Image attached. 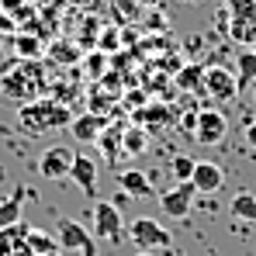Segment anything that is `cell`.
Masks as SVG:
<instances>
[{
	"label": "cell",
	"instance_id": "obj_10",
	"mask_svg": "<svg viewBox=\"0 0 256 256\" xmlns=\"http://www.w3.org/2000/svg\"><path fill=\"white\" fill-rule=\"evenodd\" d=\"M73 156L76 152H70L66 146H48L38 156V173H42L45 180H66L70 170H73Z\"/></svg>",
	"mask_w": 256,
	"mask_h": 256
},
{
	"label": "cell",
	"instance_id": "obj_29",
	"mask_svg": "<svg viewBox=\"0 0 256 256\" xmlns=\"http://www.w3.org/2000/svg\"><path fill=\"white\" fill-rule=\"evenodd\" d=\"M111 201H114V208H125V204H128V194H125V190H118Z\"/></svg>",
	"mask_w": 256,
	"mask_h": 256
},
{
	"label": "cell",
	"instance_id": "obj_19",
	"mask_svg": "<svg viewBox=\"0 0 256 256\" xmlns=\"http://www.w3.org/2000/svg\"><path fill=\"white\" fill-rule=\"evenodd\" d=\"M236 80H239V90L256 84V48H242L236 56Z\"/></svg>",
	"mask_w": 256,
	"mask_h": 256
},
{
	"label": "cell",
	"instance_id": "obj_12",
	"mask_svg": "<svg viewBox=\"0 0 256 256\" xmlns=\"http://www.w3.org/2000/svg\"><path fill=\"white\" fill-rule=\"evenodd\" d=\"M190 184H194L198 194H218V190L225 187V170H222L218 163H212V160H201V163L194 166Z\"/></svg>",
	"mask_w": 256,
	"mask_h": 256
},
{
	"label": "cell",
	"instance_id": "obj_14",
	"mask_svg": "<svg viewBox=\"0 0 256 256\" xmlns=\"http://www.w3.org/2000/svg\"><path fill=\"white\" fill-rule=\"evenodd\" d=\"M118 187L128 198H156V187H152L146 170H122L118 173Z\"/></svg>",
	"mask_w": 256,
	"mask_h": 256
},
{
	"label": "cell",
	"instance_id": "obj_17",
	"mask_svg": "<svg viewBox=\"0 0 256 256\" xmlns=\"http://www.w3.org/2000/svg\"><path fill=\"white\" fill-rule=\"evenodd\" d=\"M204 70L208 66H201V62L184 66L176 73V90H184V94H204Z\"/></svg>",
	"mask_w": 256,
	"mask_h": 256
},
{
	"label": "cell",
	"instance_id": "obj_31",
	"mask_svg": "<svg viewBox=\"0 0 256 256\" xmlns=\"http://www.w3.org/2000/svg\"><path fill=\"white\" fill-rule=\"evenodd\" d=\"M135 256H156V253H142V250H138V253H135Z\"/></svg>",
	"mask_w": 256,
	"mask_h": 256
},
{
	"label": "cell",
	"instance_id": "obj_21",
	"mask_svg": "<svg viewBox=\"0 0 256 256\" xmlns=\"http://www.w3.org/2000/svg\"><path fill=\"white\" fill-rule=\"evenodd\" d=\"M146 149H149V135H146V128H142V125L125 128V135H122V152H125V156H142Z\"/></svg>",
	"mask_w": 256,
	"mask_h": 256
},
{
	"label": "cell",
	"instance_id": "obj_13",
	"mask_svg": "<svg viewBox=\"0 0 256 256\" xmlns=\"http://www.w3.org/2000/svg\"><path fill=\"white\" fill-rule=\"evenodd\" d=\"M70 180L84 190L86 198H97V163L86 156V152H76L73 156V170H70Z\"/></svg>",
	"mask_w": 256,
	"mask_h": 256
},
{
	"label": "cell",
	"instance_id": "obj_22",
	"mask_svg": "<svg viewBox=\"0 0 256 256\" xmlns=\"http://www.w3.org/2000/svg\"><path fill=\"white\" fill-rule=\"evenodd\" d=\"M122 135H125V128H111V132H100V138H97V146H100V152L108 156V160H118V152H122Z\"/></svg>",
	"mask_w": 256,
	"mask_h": 256
},
{
	"label": "cell",
	"instance_id": "obj_3",
	"mask_svg": "<svg viewBox=\"0 0 256 256\" xmlns=\"http://www.w3.org/2000/svg\"><path fill=\"white\" fill-rule=\"evenodd\" d=\"M128 228V239L135 242V250H142V253H156V250H170L173 246V236L170 228H163L156 218H132L125 225Z\"/></svg>",
	"mask_w": 256,
	"mask_h": 256
},
{
	"label": "cell",
	"instance_id": "obj_23",
	"mask_svg": "<svg viewBox=\"0 0 256 256\" xmlns=\"http://www.w3.org/2000/svg\"><path fill=\"white\" fill-rule=\"evenodd\" d=\"M14 52H18V59H38L42 42L35 35H14Z\"/></svg>",
	"mask_w": 256,
	"mask_h": 256
},
{
	"label": "cell",
	"instance_id": "obj_18",
	"mask_svg": "<svg viewBox=\"0 0 256 256\" xmlns=\"http://www.w3.org/2000/svg\"><path fill=\"white\" fill-rule=\"evenodd\" d=\"M24 187H18L10 198H4L0 201V228H7V225H18L21 222V204H24Z\"/></svg>",
	"mask_w": 256,
	"mask_h": 256
},
{
	"label": "cell",
	"instance_id": "obj_7",
	"mask_svg": "<svg viewBox=\"0 0 256 256\" xmlns=\"http://www.w3.org/2000/svg\"><path fill=\"white\" fill-rule=\"evenodd\" d=\"M90 218H94V232L100 239H108V242H118L122 239L125 222H122V208H114V201H97Z\"/></svg>",
	"mask_w": 256,
	"mask_h": 256
},
{
	"label": "cell",
	"instance_id": "obj_26",
	"mask_svg": "<svg viewBox=\"0 0 256 256\" xmlns=\"http://www.w3.org/2000/svg\"><path fill=\"white\" fill-rule=\"evenodd\" d=\"M0 35H18V21L7 10H0Z\"/></svg>",
	"mask_w": 256,
	"mask_h": 256
},
{
	"label": "cell",
	"instance_id": "obj_15",
	"mask_svg": "<svg viewBox=\"0 0 256 256\" xmlns=\"http://www.w3.org/2000/svg\"><path fill=\"white\" fill-rule=\"evenodd\" d=\"M170 122H173V111L166 104H146V108L135 111V125H142V128H163Z\"/></svg>",
	"mask_w": 256,
	"mask_h": 256
},
{
	"label": "cell",
	"instance_id": "obj_24",
	"mask_svg": "<svg viewBox=\"0 0 256 256\" xmlns=\"http://www.w3.org/2000/svg\"><path fill=\"white\" fill-rule=\"evenodd\" d=\"M28 246H32V253H35V256H45V253H56V250H59V242H56L48 232H38V228L28 232Z\"/></svg>",
	"mask_w": 256,
	"mask_h": 256
},
{
	"label": "cell",
	"instance_id": "obj_4",
	"mask_svg": "<svg viewBox=\"0 0 256 256\" xmlns=\"http://www.w3.org/2000/svg\"><path fill=\"white\" fill-rule=\"evenodd\" d=\"M228 35L239 45H256V0H228Z\"/></svg>",
	"mask_w": 256,
	"mask_h": 256
},
{
	"label": "cell",
	"instance_id": "obj_28",
	"mask_svg": "<svg viewBox=\"0 0 256 256\" xmlns=\"http://www.w3.org/2000/svg\"><path fill=\"white\" fill-rule=\"evenodd\" d=\"M246 146L256 149V118H253V122H246Z\"/></svg>",
	"mask_w": 256,
	"mask_h": 256
},
{
	"label": "cell",
	"instance_id": "obj_6",
	"mask_svg": "<svg viewBox=\"0 0 256 256\" xmlns=\"http://www.w3.org/2000/svg\"><path fill=\"white\" fill-rule=\"evenodd\" d=\"M194 198H198L194 184L190 180H176V187L156 194V204L163 208V214H170V218H187L190 208H194Z\"/></svg>",
	"mask_w": 256,
	"mask_h": 256
},
{
	"label": "cell",
	"instance_id": "obj_11",
	"mask_svg": "<svg viewBox=\"0 0 256 256\" xmlns=\"http://www.w3.org/2000/svg\"><path fill=\"white\" fill-rule=\"evenodd\" d=\"M28 232H32L28 222L0 228V256H35L32 246H28Z\"/></svg>",
	"mask_w": 256,
	"mask_h": 256
},
{
	"label": "cell",
	"instance_id": "obj_9",
	"mask_svg": "<svg viewBox=\"0 0 256 256\" xmlns=\"http://www.w3.org/2000/svg\"><path fill=\"white\" fill-rule=\"evenodd\" d=\"M228 135V118L218 111V108H208V111H198V125H194V138L201 146H218L222 138Z\"/></svg>",
	"mask_w": 256,
	"mask_h": 256
},
{
	"label": "cell",
	"instance_id": "obj_1",
	"mask_svg": "<svg viewBox=\"0 0 256 256\" xmlns=\"http://www.w3.org/2000/svg\"><path fill=\"white\" fill-rule=\"evenodd\" d=\"M42 90V66L35 59H7V70L0 73V94L7 100H35Z\"/></svg>",
	"mask_w": 256,
	"mask_h": 256
},
{
	"label": "cell",
	"instance_id": "obj_5",
	"mask_svg": "<svg viewBox=\"0 0 256 256\" xmlns=\"http://www.w3.org/2000/svg\"><path fill=\"white\" fill-rule=\"evenodd\" d=\"M56 242H59V250H66V253L97 256V242H94V236L86 232L76 218H59V225H56Z\"/></svg>",
	"mask_w": 256,
	"mask_h": 256
},
{
	"label": "cell",
	"instance_id": "obj_20",
	"mask_svg": "<svg viewBox=\"0 0 256 256\" xmlns=\"http://www.w3.org/2000/svg\"><path fill=\"white\" fill-rule=\"evenodd\" d=\"M228 212H232V218H239V222H253V225H256V194H250V190L232 194Z\"/></svg>",
	"mask_w": 256,
	"mask_h": 256
},
{
	"label": "cell",
	"instance_id": "obj_30",
	"mask_svg": "<svg viewBox=\"0 0 256 256\" xmlns=\"http://www.w3.org/2000/svg\"><path fill=\"white\" fill-rule=\"evenodd\" d=\"M45 256H62V250H56V253H45Z\"/></svg>",
	"mask_w": 256,
	"mask_h": 256
},
{
	"label": "cell",
	"instance_id": "obj_25",
	"mask_svg": "<svg viewBox=\"0 0 256 256\" xmlns=\"http://www.w3.org/2000/svg\"><path fill=\"white\" fill-rule=\"evenodd\" d=\"M170 166H173V176H176V180H190V176H194V166H198V160H190V156L176 152Z\"/></svg>",
	"mask_w": 256,
	"mask_h": 256
},
{
	"label": "cell",
	"instance_id": "obj_16",
	"mask_svg": "<svg viewBox=\"0 0 256 256\" xmlns=\"http://www.w3.org/2000/svg\"><path fill=\"white\" fill-rule=\"evenodd\" d=\"M108 125V118H100V114H80V118H73V135L80 138V142H97L100 138V132Z\"/></svg>",
	"mask_w": 256,
	"mask_h": 256
},
{
	"label": "cell",
	"instance_id": "obj_27",
	"mask_svg": "<svg viewBox=\"0 0 256 256\" xmlns=\"http://www.w3.org/2000/svg\"><path fill=\"white\" fill-rule=\"evenodd\" d=\"M86 70H90V73H100V70H104V56H100V52L86 56Z\"/></svg>",
	"mask_w": 256,
	"mask_h": 256
},
{
	"label": "cell",
	"instance_id": "obj_8",
	"mask_svg": "<svg viewBox=\"0 0 256 256\" xmlns=\"http://www.w3.org/2000/svg\"><path fill=\"white\" fill-rule=\"evenodd\" d=\"M204 94L214 97L218 104L236 100V94H239V80H236V73L225 70V66H208V70H204Z\"/></svg>",
	"mask_w": 256,
	"mask_h": 256
},
{
	"label": "cell",
	"instance_id": "obj_32",
	"mask_svg": "<svg viewBox=\"0 0 256 256\" xmlns=\"http://www.w3.org/2000/svg\"><path fill=\"white\" fill-rule=\"evenodd\" d=\"M146 4H156V0H146Z\"/></svg>",
	"mask_w": 256,
	"mask_h": 256
},
{
	"label": "cell",
	"instance_id": "obj_2",
	"mask_svg": "<svg viewBox=\"0 0 256 256\" xmlns=\"http://www.w3.org/2000/svg\"><path fill=\"white\" fill-rule=\"evenodd\" d=\"M18 125L28 135H42V132H52V128L73 125V114H70V108H62L56 100H28L18 111Z\"/></svg>",
	"mask_w": 256,
	"mask_h": 256
}]
</instances>
